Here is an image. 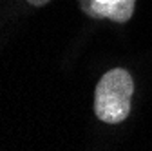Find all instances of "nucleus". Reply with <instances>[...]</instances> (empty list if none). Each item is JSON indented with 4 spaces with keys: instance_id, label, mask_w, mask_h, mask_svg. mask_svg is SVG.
<instances>
[{
    "instance_id": "nucleus-1",
    "label": "nucleus",
    "mask_w": 152,
    "mask_h": 151,
    "mask_svg": "<svg viewBox=\"0 0 152 151\" xmlns=\"http://www.w3.org/2000/svg\"><path fill=\"white\" fill-rule=\"evenodd\" d=\"M134 82L129 71L110 69L100 78L94 91V113L107 124H120L130 113Z\"/></svg>"
},
{
    "instance_id": "nucleus-2",
    "label": "nucleus",
    "mask_w": 152,
    "mask_h": 151,
    "mask_svg": "<svg viewBox=\"0 0 152 151\" xmlns=\"http://www.w3.org/2000/svg\"><path fill=\"white\" fill-rule=\"evenodd\" d=\"M82 9L91 16H107L116 22H127L134 11V0H80Z\"/></svg>"
},
{
    "instance_id": "nucleus-3",
    "label": "nucleus",
    "mask_w": 152,
    "mask_h": 151,
    "mask_svg": "<svg viewBox=\"0 0 152 151\" xmlns=\"http://www.w3.org/2000/svg\"><path fill=\"white\" fill-rule=\"evenodd\" d=\"M27 2H29L31 6H36V7H42V6H45L47 2H51V0H27Z\"/></svg>"
}]
</instances>
